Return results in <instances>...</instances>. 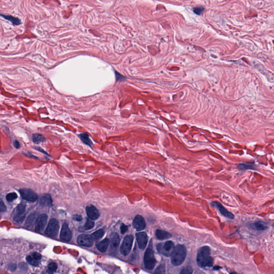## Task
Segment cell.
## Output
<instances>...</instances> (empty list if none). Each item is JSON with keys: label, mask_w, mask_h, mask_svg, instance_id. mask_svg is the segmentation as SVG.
<instances>
[{"label": "cell", "mask_w": 274, "mask_h": 274, "mask_svg": "<svg viewBox=\"0 0 274 274\" xmlns=\"http://www.w3.org/2000/svg\"><path fill=\"white\" fill-rule=\"evenodd\" d=\"M165 272V266L163 265H160L156 270L155 272L156 273H163Z\"/></svg>", "instance_id": "obj_32"}, {"label": "cell", "mask_w": 274, "mask_h": 274, "mask_svg": "<svg viewBox=\"0 0 274 274\" xmlns=\"http://www.w3.org/2000/svg\"><path fill=\"white\" fill-rule=\"evenodd\" d=\"M57 269H58V266L56 265V263L55 262H51L48 265L47 272L48 273L53 274L55 272Z\"/></svg>", "instance_id": "obj_28"}, {"label": "cell", "mask_w": 274, "mask_h": 274, "mask_svg": "<svg viewBox=\"0 0 274 274\" xmlns=\"http://www.w3.org/2000/svg\"><path fill=\"white\" fill-rule=\"evenodd\" d=\"M211 205L213 206L216 207L217 208L219 209V211L220 212L221 214L223 216L227 217L229 219H231V220L234 219L235 218L234 214L231 212L228 211L221 203H220L219 202H217V201L213 202V203H211Z\"/></svg>", "instance_id": "obj_11"}, {"label": "cell", "mask_w": 274, "mask_h": 274, "mask_svg": "<svg viewBox=\"0 0 274 274\" xmlns=\"http://www.w3.org/2000/svg\"><path fill=\"white\" fill-rule=\"evenodd\" d=\"M94 239L92 238V236L82 234L79 236L77 239V242L80 245L85 247H90L93 245Z\"/></svg>", "instance_id": "obj_9"}, {"label": "cell", "mask_w": 274, "mask_h": 274, "mask_svg": "<svg viewBox=\"0 0 274 274\" xmlns=\"http://www.w3.org/2000/svg\"><path fill=\"white\" fill-rule=\"evenodd\" d=\"M186 256V249L185 246L178 245L174 247V251L171 255V262L176 266H180L184 262Z\"/></svg>", "instance_id": "obj_2"}, {"label": "cell", "mask_w": 274, "mask_h": 274, "mask_svg": "<svg viewBox=\"0 0 274 274\" xmlns=\"http://www.w3.org/2000/svg\"><path fill=\"white\" fill-rule=\"evenodd\" d=\"M32 141L35 144H39L41 142H46V138L42 134L39 133H35L33 134Z\"/></svg>", "instance_id": "obj_25"}, {"label": "cell", "mask_w": 274, "mask_h": 274, "mask_svg": "<svg viewBox=\"0 0 274 274\" xmlns=\"http://www.w3.org/2000/svg\"><path fill=\"white\" fill-rule=\"evenodd\" d=\"M249 226H250V228H251L254 230L260 231H265L268 229V226H267L266 223L263 222V221H256L255 222L250 224Z\"/></svg>", "instance_id": "obj_17"}, {"label": "cell", "mask_w": 274, "mask_h": 274, "mask_svg": "<svg viewBox=\"0 0 274 274\" xmlns=\"http://www.w3.org/2000/svg\"><path fill=\"white\" fill-rule=\"evenodd\" d=\"M0 210H1V212H4L7 210L6 206L4 205V203H3L2 200L1 201V203H0Z\"/></svg>", "instance_id": "obj_35"}, {"label": "cell", "mask_w": 274, "mask_h": 274, "mask_svg": "<svg viewBox=\"0 0 274 274\" xmlns=\"http://www.w3.org/2000/svg\"><path fill=\"white\" fill-rule=\"evenodd\" d=\"M35 150H37V151H41V153H42L44 154H46V155H47V156H48V153H46V151H44V150H42L41 148L35 147Z\"/></svg>", "instance_id": "obj_38"}, {"label": "cell", "mask_w": 274, "mask_h": 274, "mask_svg": "<svg viewBox=\"0 0 274 274\" xmlns=\"http://www.w3.org/2000/svg\"><path fill=\"white\" fill-rule=\"evenodd\" d=\"M156 235L157 239L160 240L167 239L171 237V235L170 233L160 229L156 230Z\"/></svg>", "instance_id": "obj_21"}, {"label": "cell", "mask_w": 274, "mask_h": 274, "mask_svg": "<svg viewBox=\"0 0 274 274\" xmlns=\"http://www.w3.org/2000/svg\"><path fill=\"white\" fill-rule=\"evenodd\" d=\"M79 137L80 138L81 140L85 144H86L87 145H88V146H90V147H92V145H93V142H92V141L90 139V137L88 136V134L86 133H81V134H79Z\"/></svg>", "instance_id": "obj_23"}, {"label": "cell", "mask_w": 274, "mask_h": 274, "mask_svg": "<svg viewBox=\"0 0 274 274\" xmlns=\"http://www.w3.org/2000/svg\"><path fill=\"white\" fill-rule=\"evenodd\" d=\"M204 8H194L193 10L194 12L197 15H200V14L203 12Z\"/></svg>", "instance_id": "obj_33"}, {"label": "cell", "mask_w": 274, "mask_h": 274, "mask_svg": "<svg viewBox=\"0 0 274 274\" xmlns=\"http://www.w3.org/2000/svg\"><path fill=\"white\" fill-rule=\"evenodd\" d=\"M40 254L38 252H33L26 257V260L27 262L33 266H38L40 262Z\"/></svg>", "instance_id": "obj_14"}, {"label": "cell", "mask_w": 274, "mask_h": 274, "mask_svg": "<svg viewBox=\"0 0 274 274\" xmlns=\"http://www.w3.org/2000/svg\"><path fill=\"white\" fill-rule=\"evenodd\" d=\"M104 230L100 229V230H98L94 233H93L91 236L93 238V239L95 240H98L100 239L104 236Z\"/></svg>", "instance_id": "obj_26"}, {"label": "cell", "mask_w": 274, "mask_h": 274, "mask_svg": "<svg viewBox=\"0 0 274 274\" xmlns=\"http://www.w3.org/2000/svg\"><path fill=\"white\" fill-rule=\"evenodd\" d=\"M174 249V244L171 241L161 243L157 246L158 252L165 257H170L172 255Z\"/></svg>", "instance_id": "obj_3"}, {"label": "cell", "mask_w": 274, "mask_h": 274, "mask_svg": "<svg viewBox=\"0 0 274 274\" xmlns=\"http://www.w3.org/2000/svg\"><path fill=\"white\" fill-rule=\"evenodd\" d=\"M59 223L58 221L55 219H51L48 223L45 234L50 237H56L59 231Z\"/></svg>", "instance_id": "obj_4"}, {"label": "cell", "mask_w": 274, "mask_h": 274, "mask_svg": "<svg viewBox=\"0 0 274 274\" xmlns=\"http://www.w3.org/2000/svg\"><path fill=\"white\" fill-rule=\"evenodd\" d=\"M14 146L16 148H17V149H18L19 148L21 147V145H20V143H19V142L17 140H14Z\"/></svg>", "instance_id": "obj_37"}, {"label": "cell", "mask_w": 274, "mask_h": 274, "mask_svg": "<svg viewBox=\"0 0 274 274\" xmlns=\"http://www.w3.org/2000/svg\"><path fill=\"white\" fill-rule=\"evenodd\" d=\"M192 272H193V270H192L191 267H185L183 269L180 273L183 274H192Z\"/></svg>", "instance_id": "obj_31"}, {"label": "cell", "mask_w": 274, "mask_h": 274, "mask_svg": "<svg viewBox=\"0 0 274 274\" xmlns=\"http://www.w3.org/2000/svg\"><path fill=\"white\" fill-rule=\"evenodd\" d=\"M36 216H37V215L35 214V213L32 214L31 215H30L27 217V220L26 221V225L27 226L32 225L33 224V223L35 222V218H36Z\"/></svg>", "instance_id": "obj_27"}, {"label": "cell", "mask_w": 274, "mask_h": 274, "mask_svg": "<svg viewBox=\"0 0 274 274\" xmlns=\"http://www.w3.org/2000/svg\"><path fill=\"white\" fill-rule=\"evenodd\" d=\"M40 203L44 206H51L52 205V197L49 194H44L41 197Z\"/></svg>", "instance_id": "obj_19"}, {"label": "cell", "mask_w": 274, "mask_h": 274, "mask_svg": "<svg viewBox=\"0 0 274 274\" xmlns=\"http://www.w3.org/2000/svg\"><path fill=\"white\" fill-rule=\"evenodd\" d=\"M73 219L76 221H81L82 220V217L80 216V215H76L74 217Z\"/></svg>", "instance_id": "obj_39"}, {"label": "cell", "mask_w": 274, "mask_h": 274, "mask_svg": "<svg viewBox=\"0 0 274 274\" xmlns=\"http://www.w3.org/2000/svg\"><path fill=\"white\" fill-rule=\"evenodd\" d=\"M17 198V195L14 192L8 194L7 196H6V199L9 202H12L14 200L16 199Z\"/></svg>", "instance_id": "obj_30"}, {"label": "cell", "mask_w": 274, "mask_h": 274, "mask_svg": "<svg viewBox=\"0 0 274 274\" xmlns=\"http://www.w3.org/2000/svg\"><path fill=\"white\" fill-rule=\"evenodd\" d=\"M94 224H95V223H94L93 221H92L88 219L87 220L86 222V223L83 226L84 230H90V229H91L93 228L94 227Z\"/></svg>", "instance_id": "obj_29"}, {"label": "cell", "mask_w": 274, "mask_h": 274, "mask_svg": "<svg viewBox=\"0 0 274 274\" xmlns=\"http://www.w3.org/2000/svg\"><path fill=\"white\" fill-rule=\"evenodd\" d=\"M1 16L4 18V19L10 21L14 26L21 25V21L18 18L12 16L8 15H7L1 14Z\"/></svg>", "instance_id": "obj_22"}, {"label": "cell", "mask_w": 274, "mask_h": 274, "mask_svg": "<svg viewBox=\"0 0 274 274\" xmlns=\"http://www.w3.org/2000/svg\"><path fill=\"white\" fill-rule=\"evenodd\" d=\"M197 265L202 268L210 267L213 265V259L211 257V249L208 246L201 247L197 252Z\"/></svg>", "instance_id": "obj_1"}, {"label": "cell", "mask_w": 274, "mask_h": 274, "mask_svg": "<svg viewBox=\"0 0 274 274\" xmlns=\"http://www.w3.org/2000/svg\"><path fill=\"white\" fill-rule=\"evenodd\" d=\"M115 74H116V79H117V81H122L123 80V79L124 78V76H123L122 75H121V74L118 73L117 72H115Z\"/></svg>", "instance_id": "obj_34"}, {"label": "cell", "mask_w": 274, "mask_h": 274, "mask_svg": "<svg viewBox=\"0 0 274 274\" xmlns=\"http://www.w3.org/2000/svg\"><path fill=\"white\" fill-rule=\"evenodd\" d=\"M120 242V239L118 235L116 233H113L111 235L110 237V243H111V248L112 249H117L118 247Z\"/></svg>", "instance_id": "obj_20"}, {"label": "cell", "mask_w": 274, "mask_h": 274, "mask_svg": "<svg viewBox=\"0 0 274 274\" xmlns=\"http://www.w3.org/2000/svg\"><path fill=\"white\" fill-rule=\"evenodd\" d=\"M133 242V237L132 235H128L124 238L121 247V252L123 255H128L130 252Z\"/></svg>", "instance_id": "obj_6"}, {"label": "cell", "mask_w": 274, "mask_h": 274, "mask_svg": "<svg viewBox=\"0 0 274 274\" xmlns=\"http://www.w3.org/2000/svg\"><path fill=\"white\" fill-rule=\"evenodd\" d=\"M239 169L242 170H256L255 165L252 163H240L238 165Z\"/></svg>", "instance_id": "obj_24"}, {"label": "cell", "mask_w": 274, "mask_h": 274, "mask_svg": "<svg viewBox=\"0 0 274 274\" xmlns=\"http://www.w3.org/2000/svg\"><path fill=\"white\" fill-rule=\"evenodd\" d=\"M86 213L88 217L92 220H95L100 216V213L96 207L90 205L86 207Z\"/></svg>", "instance_id": "obj_16"}, {"label": "cell", "mask_w": 274, "mask_h": 274, "mask_svg": "<svg viewBox=\"0 0 274 274\" xmlns=\"http://www.w3.org/2000/svg\"><path fill=\"white\" fill-rule=\"evenodd\" d=\"M127 230H128V226H126L125 224H122L121 227V233L123 234H125L127 232Z\"/></svg>", "instance_id": "obj_36"}, {"label": "cell", "mask_w": 274, "mask_h": 274, "mask_svg": "<svg viewBox=\"0 0 274 274\" xmlns=\"http://www.w3.org/2000/svg\"><path fill=\"white\" fill-rule=\"evenodd\" d=\"M60 237L62 240L65 242H69L71 240L72 238V232L67 223H64L62 226Z\"/></svg>", "instance_id": "obj_12"}, {"label": "cell", "mask_w": 274, "mask_h": 274, "mask_svg": "<svg viewBox=\"0 0 274 274\" xmlns=\"http://www.w3.org/2000/svg\"><path fill=\"white\" fill-rule=\"evenodd\" d=\"M19 192L23 199L29 202H35L38 199L37 194L30 189H27V188L21 189L19 190Z\"/></svg>", "instance_id": "obj_8"}, {"label": "cell", "mask_w": 274, "mask_h": 274, "mask_svg": "<svg viewBox=\"0 0 274 274\" xmlns=\"http://www.w3.org/2000/svg\"><path fill=\"white\" fill-rule=\"evenodd\" d=\"M156 259L153 249L151 248H148L146 250L144 255V264L146 268L151 270L156 266Z\"/></svg>", "instance_id": "obj_5"}, {"label": "cell", "mask_w": 274, "mask_h": 274, "mask_svg": "<svg viewBox=\"0 0 274 274\" xmlns=\"http://www.w3.org/2000/svg\"><path fill=\"white\" fill-rule=\"evenodd\" d=\"M133 226L138 231L144 230L146 227L145 221L142 216L137 215L133 221Z\"/></svg>", "instance_id": "obj_15"}, {"label": "cell", "mask_w": 274, "mask_h": 274, "mask_svg": "<svg viewBox=\"0 0 274 274\" xmlns=\"http://www.w3.org/2000/svg\"><path fill=\"white\" fill-rule=\"evenodd\" d=\"M47 219L48 216L46 214H41L39 216L35 223V229L37 231L40 232L44 229L47 224Z\"/></svg>", "instance_id": "obj_10"}, {"label": "cell", "mask_w": 274, "mask_h": 274, "mask_svg": "<svg viewBox=\"0 0 274 274\" xmlns=\"http://www.w3.org/2000/svg\"><path fill=\"white\" fill-rule=\"evenodd\" d=\"M136 239L139 247L140 249H144L147 244L148 237L146 233L143 232L137 233Z\"/></svg>", "instance_id": "obj_13"}, {"label": "cell", "mask_w": 274, "mask_h": 274, "mask_svg": "<svg viewBox=\"0 0 274 274\" xmlns=\"http://www.w3.org/2000/svg\"><path fill=\"white\" fill-rule=\"evenodd\" d=\"M25 211H26V206L23 203H21L16 208L14 212L13 219L14 220L21 223L23 222L25 217Z\"/></svg>", "instance_id": "obj_7"}, {"label": "cell", "mask_w": 274, "mask_h": 274, "mask_svg": "<svg viewBox=\"0 0 274 274\" xmlns=\"http://www.w3.org/2000/svg\"><path fill=\"white\" fill-rule=\"evenodd\" d=\"M109 240L108 239V238H105L103 240L96 244V247L99 251H100L101 252L104 253V252L107 251L108 247L109 245Z\"/></svg>", "instance_id": "obj_18"}]
</instances>
